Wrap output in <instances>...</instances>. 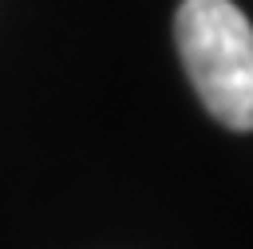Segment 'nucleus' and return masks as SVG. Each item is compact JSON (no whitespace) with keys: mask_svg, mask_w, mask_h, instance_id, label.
<instances>
[{"mask_svg":"<svg viewBox=\"0 0 253 249\" xmlns=\"http://www.w3.org/2000/svg\"><path fill=\"white\" fill-rule=\"evenodd\" d=\"M174 40L206 111L229 130H253V24L245 12L233 0H182Z\"/></svg>","mask_w":253,"mask_h":249,"instance_id":"nucleus-1","label":"nucleus"}]
</instances>
